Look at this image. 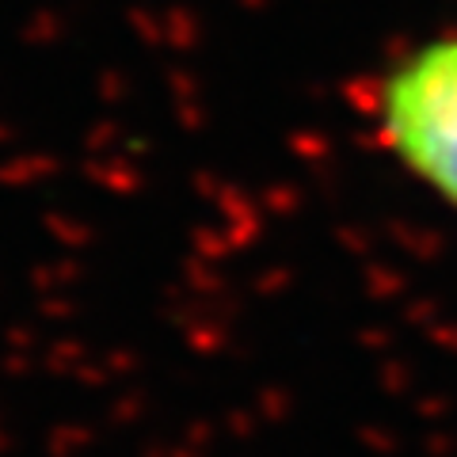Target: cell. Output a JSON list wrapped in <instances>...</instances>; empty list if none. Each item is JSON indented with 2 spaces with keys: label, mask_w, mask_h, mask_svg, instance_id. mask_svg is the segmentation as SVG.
<instances>
[{
  "label": "cell",
  "mask_w": 457,
  "mask_h": 457,
  "mask_svg": "<svg viewBox=\"0 0 457 457\" xmlns=\"http://www.w3.org/2000/svg\"><path fill=\"white\" fill-rule=\"evenodd\" d=\"M381 130L400 161L457 206V35L427 42L385 77Z\"/></svg>",
  "instance_id": "cell-1"
}]
</instances>
